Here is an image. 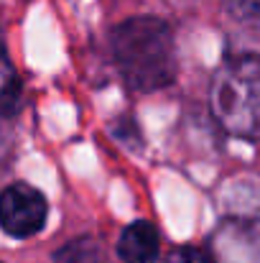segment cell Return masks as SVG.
Masks as SVG:
<instances>
[{
	"label": "cell",
	"mask_w": 260,
	"mask_h": 263,
	"mask_svg": "<svg viewBox=\"0 0 260 263\" xmlns=\"http://www.w3.org/2000/svg\"><path fill=\"white\" fill-rule=\"evenodd\" d=\"M49 217L46 197L23 181H15L0 192V228L10 238H33L44 230Z\"/></svg>",
	"instance_id": "3"
},
{
	"label": "cell",
	"mask_w": 260,
	"mask_h": 263,
	"mask_svg": "<svg viewBox=\"0 0 260 263\" xmlns=\"http://www.w3.org/2000/svg\"><path fill=\"white\" fill-rule=\"evenodd\" d=\"M235 3V10L237 15H245V18H255L258 15V0H232Z\"/></svg>",
	"instance_id": "8"
},
{
	"label": "cell",
	"mask_w": 260,
	"mask_h": 263,
	"mask_svg": "<svg viewBox=\"0 0 260 263\" xmlns=\"http://www.w3.org/2000/svg\"><path fill=\"white\" fill-rule=\"evenodd\" d=\"M112 54L125 85L135 92L169 87L176 77V44L166 21L128 18L112 31Z\"/></svg>",
	"instance_id": "1"
},
{
	"label": "cell",
	"mask_w": 260,
	"mask_h": 263,
	"mask_svg": "<svg viewBox=\"0 0 260 263\" xmlns=\"http://www.w3.org/2000/svg\"><path fill=\"white\" fill-rule=\"evenodd\" d=\"M56 263H110L105 246L94 238H77L54 253Z\"/></svg>",
	"instance_id": "6"
},
{
	"label": "cell",
	"mask_w": 260,
	"mask_h": 263,
	"mask_svg": "<svg viewBox=\"0 0 260 263\" xmlns=\"http://www.w3.org/2000/svg\"><path fill=\"white\" fill-rule=\"evenodd\" d=\"M164 263H214L209 258V253H204L202 248H194V246H184V248H176L169 253V258Z\"/></svg>",
	"instance_id": "7"
},
{
	"label": "cell",
	"mask_w": 260,
	"mask_h": 263,
	"mask_svg": "<svg viewBox=\"0 0 260 263\" xmlns=\"http://www.w3.org/2000/svg\"><path fill=\"white\" fill-rule=\"evenodd\" d=\"M158 251V233L148 220L130 222L117 238V256L123 263H156Z\"/></svg>",
	"instance_id": "4"
},
{
	"label": "cell",
	"mask_w": 260,
	"mask_h": 263,
	"mask_svg": "<svg viewBox=\"0 0 260 263\" xmlns=\"http://www.w3.org/2000/svg\"><path fill=\"white\" fill-rule=\"evenodd\" d=\"M0 263H3V261H0Z\"/></svg>",
	"instance_id": "9"
},
{
	"label": "cell",
	"mask_w": 260,
	"mask_h": 263,
	"mask_svg": "<svg viewBox=\"0 0 260 263\" xmlns=\"http://www.w3.org/2000/svg\"><path fill=\"white\" fill-rule=\"evenodd\" d=\"M209 105L214 120L237 138L255 141L260 115V67L253 51L227 57L209 89Z\"/></svg>",
	"instance_id": "2"
},
{
	"label": "cell",
	"mask_w": 260,
	"mask_h": 263,
	"mask_svg": "<svg viewBox=\"0 0 260 263\" xmlns=\"http://www.w3.org/2000/svg\"><path fill=\"white\" fill-rule=\"evenodd\" d=\"M21 95H23V85L18 69L10 62L5 46L0 44V115H13L21 105Z\"/></svg>",
	"instance_id": "5"
}]
</instances>
